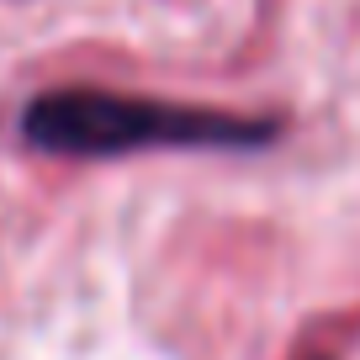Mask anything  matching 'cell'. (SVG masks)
<instances>
[{
	"label": "cell",
	"instance_id": "1",
	"mask_svg": "<svg viewBox=\"0 0 360 360\" xmlns=\"http://www.w3.org/2000/svg\"><path fill=\"white\" fill-rule=\"evenodd\" d=\"M22 133L43 154L112 159V154H138V148H259L281 138V122L217 112V106L69 85V90H48L27 106Z\"/></svg>",
	"mask_w": 360,
	"mask_h": 360
}]
</instances>
